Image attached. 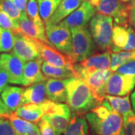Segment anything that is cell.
<instances>
[{
    "instance_id": "27",
    "label": "cell",
    "mask_w": 135,
    "mask_h": 135,
    "mask_svg": "<svg viewBox=\"0 0 135 135\" xmlns=\"http://www.w3.org/2000/svg\"><path fill=\"white\" fill-rule=\"evenodd\" d=\"M62 0H37L39 14L44 24L47 23Z\"/></svg>"
},
{
    "instance_id": "13",
    "label": "cell",
    "mask_w": 135,
    "mask_h": 135,
    "mask_svg": "<svg viewBox=\"0 0 135 135\" xmlns=\"http://www.w3.org/2000/svg\"><path fill=\"white\" fill-rule=\"evenodd\" d=\"M95 15V7L87 0H84L75 11L60 22L70 29L73 27L87 26L93 16Z\"/></svg>"
},
{
    "instance_id": "10",
    "label": "cell",
    "mask_w": 135,
    "mask_h": 135,
    "mask_svg": "<svg viewBox=\"0 0 135 135\" xmlns=\"http://www.w3.org/2000/svg\"><path fill=\"white\" fill-rule=\"evenodd\" d=\"M135 86V75L113 73L106 83L107 95L115 96L129 95Z\"/></svg>"
},
{
    "instance_id": "20",
    "label": "cell",
    "mask_w": 135,
    "mask_h": 135,
    "mask_svg": "<svg viewBox=\"0 0 135 135\" xmlns=\"http://www.w3.org/2000/svg\"><path fill=\"white\" fill-rule=\"evenodd\" d=\"M77 64L80 67L88 69H109L110 68L111 53L109 50L104 53H97L95 55H92L91 56Z\"/></svg>"
},
{
    "instance_id": "3",
    "label": "cell",
    "mask_w": 135,
    "mask_h": 135,
    "mask_svg": "<svg viewBox=\"0 0 135 135\" xmlns=\"http://www.w3.org/2000/svg\"><path fill=\"white\" fill-rule=\"evenodd\" d=\"M74 73L75 77L82 80L89 87L98 104H101L107 95L106 83L107 80L113 71L110 68L105 70L88 69L75 64L74 66Z\"/></svg>"
},
{
    "instance_id": "14",
    "label": "cell",
    "mask_w": 135,
    "mask_h": 135,
    "mask_svg": "<svg viewBox=\"0 0 135 135\" xmlns=\"http://www.w3.org/2000/svg\"><path fill=\"white\" fill-rule=\"evenodd\" d=\"M42 63L43 59L41 58L28 61L24 63L23 86L27 87L35 83L47 80V77L44 75L41 70Z\"/></svg>"
},
{
    "instance_id": "41",
    "label": "cell",
    "mask_w": 135,
    "mask_h": 135,
    "mask_svg": "<svg viewBox=\"0 0 135 135\" xmlns=\"http://www.w3.org/2000/svg\"><path fill=\"white\" fill-rule=\"evenodd\" d=\"M129 24L135 30V8L130 6V15H129Z\"/></svg>"
},
{
    "instance_id": "38",
    "label": "cell",
    "mask_w": 135,
    "mask_h": 135,
    "mask_svg": "<svg viewBox=\"0 0 135 135\" xmlns=\"http://www.w3.org/2000/svg\"><path fill=\"white\" fill-rule=\"evenodd\" d=\"M9 83V78L7 72L0 66V93L8 86Z\"/></svg>"
},
{
    "instance_id": "28",
    "label": "cell",
    "mask_w": 135,
    "mask_h": 135,
    "mask_svg": "<svg viewBox=\"0 0 135 135\" xmlns=\"http://www.w3.org/2000/svg\"><path fill=\"white\" fill-rule=\"evenodd\" d=\"M131 60H135V50L112 53H111L110 69L113 71H115L122 65Z\"/></svg>"
},
{
    "instance_id": "5",
    "label": "cell",
    "mask_w": 135,
    "mask_h": 135,
    "mask_svg": "<svg viewBox=\"0 0 135 135\" xmlns=\"http://www.w3.org/2000/svg\"><path fill=\"white\" fill-rule=\"evenodd\" d=\"M92 38L101 50H109L112 45L113 19L107 15L95 14L89 23Z\"/></svg>"
},
{
    "instance_id": "19",
    "label": "cell",
    "mask_w": 135,
    "mask_h": 135,
    "mask_svg": "<svg viewBox=\"0 0 135 135\" xmlns=\"http://www.w3.org/2000/svg\"><path fill=\"white\" fill-rule=\"evenodd\" d=\"M24 89L22 87L8 86L1 93V98L11 112L22 105V98Z\"/></svg>"
},
{
    "instance_id": "7",
    "label": "cell",
    "mask_w": 135,
    "mask_h": 135,
    "mask_svg": "<svg viewBox=\"0 0 135 135\" xmlns=\"http://www.w3.org/2000/svg\"><path fill=\"white\" fill-rule=\"evenodd\" d=\"M45 32L50 44L62 53L71 56L72 38L71 29L62 23L46 24Z\"/></svg>"
},
{
    "instance_id": "36",
    "label": "cell",
    "mask_w": 135,
    "mask_h": 135,
    "mask_svg": "<svg viewBox=\"0 0 135 135\" xmlns=\"http://www.w3.org/2000/svg\"><path fill=\"white\" fill-rule=\"evenodd\" d=\"M116 72L122 74L135 75V60H131L122 65L120 67L118 68Z\"/></svg>"
},
{
    "instance_id": "18",
    "label": "cell",
    "mask_w": 135,
    "mask_h": 135,
    "mask_svg": "<svg viewBox=\"0 0 135 135\" xmlns=\"http://www.w3.org/2000/svg\"><path fill=\"white\" fill-rule=\"evenodd\" d=\"M82 0H62L46 24H58L80 5ZM45 24V25H46Z\"/></svg>"
},
{
    "instance_id": "23",
    "label": "cell",
    "mask_w": 135,
    "mask_h": 135,
    "mask_svg": "<svg viewBox=\"0 0 135 135\" xmlns=\"http://www.w3.org/2000/svg\"><path fill=\"white\" fill-rule=\"evenodd\" d=\"M128 32L125 26L115 25L113 30L112 45L110 48V52L118 53L123 50L124 47L128 42Z\"/></svg>"
},
{
    "instance_id": "30",
    "label": "cell",
    "mask_w": 135,
    "mask_h": 135,
    "mask_svg": "<svg viewBox=\"0 0 135 135\" xmlns=\"http://www.w3.org/2000/svg\"><path fill=\"white\" fill-rule=\"evenodd\" d=\"M26 13L29 19L34 22L35 24L38 25L41 27H44V23L39 14L38 5L37 0L28 1Z\"/></svg>"
},
{
    "instance_id": "6",
    "label": "cell",
    "mask_w": 135,
    "mask_h": 135,
    "mask_svg": "<svg viewBox=\"0 0 135 135\" xmlns=\"http://www.w3.org/2000/svg\"><path fill=\"white\" fill-rule=\"evenodd\" d=\"M72 38V57L74 62L79 63L91 56L95 50V41L87 26L71 28Z\"/></svg>"
},
{
    "instance_id": "1",
    "label": "cell",
    "mask_w": 135,
    "mask_h": 135,
    "mask_svg": "<svg viewBox=\"0 0 135 135\" xmlns=\"http://www.w3.org/2000/svg\"><path fill=\"white\" fill-rule=\"evenodd\" d=\"M86 119L97 135H124L123 117L107 99L87 113Z\"/></svg>"
},
{
    "instance_id": "24",
    "label": "cell",
    "mask_w": 135,
    "mask_h": 135,
    "mask_svg": "<svg viewBox=\"0 0 135 135\" xmlns=\"http://www.w3.org/2000/svg\"><path fill=\"white\" fill-rule=\"evenodd\" d=\"M41 70L44 75L49 78L68 79L70 77H75L72 70L66 68L57 67L47 62H43L41 65Z\"/></svg>"
},
{
    "instance_id": "25",
    "label": "cell",
    "mask_w": 135,
    "mask_h": 135,
    "mask_svg": "<svg viewBox=\"0 0 135 135\" xmlns=\"http://www.w3.org/2000/svg\"><path fill=\"white\" fill-rule=\"evenodd\" d=\"M65 135H89V126L86 119L82 116L74 114Z\"/></svg>"
},
{
    "instance_id": "31",
    "label": "cell",
    "mask_w": 135,
    "mask_h": 135,
    "mask_svg": "<svg viewBox=\"0 0 135 135\" xmlns=\"http://www.w3.org/2000/svg\"><path fill=\"white\" fill-rule=\"evenodd\" d=\"M0 10L6 13L13 20L19 22L22 12L11 0H0Z\"/></svg>"
},
{
    "instance_id": "29",
    "label": "cell",
    "mask_w": 135,
    "mask_h": 135,
    "mask_svg": "<svg viewBox=\"0 0 135 135\" xmlns=\"http://www.w3.org/2000/svg\"><path fill=\"white\" fill-rule=\"evenodd\" d=\"M15 32L0 27V53H8L14 47Z\"/></svg>"
},
{
    "instance_id": "15",
    "label": "cell",
    "mask_w": 135,
    "mask_h": 135,
    "mask_svg": "<svg viewBox=\"0 0 135 135\" xmlns=\"http://www.w3.org/2000/svg\"><path fill=\"white\" fill-rule=\"evenodd\" d=\"M19 26L18 33L25 35L32 38L38 39L44 43L50 44L46 35L45 27H41L38 25L35 24L28 17L26 12H22V15L19 20Z\"/></svg>"
},
{
    "instance_id": "43",
    "label": "cell",
    "mask_w": 135,
    "mask_h": 135,
    "mask_svg": "<svg viewBox=\"0 0 135 135\" xmlns=\"http://www.w3.org/2000/svg\"><path fill=\"white\" fill-rule=\"evenodd\" d=\"M89 1L94 7H97L99 4V2H101V0H89Z\"/></svg>"
},
{
    "instance_id": "22",
    "label": "cell",
    "mask_w": 135,
    "mask_h": 135,
    "mask_svg": "<svg viewBox=\"0 0 135 135\" xmlns=\"http://www.w3.org/2000/svg\"><path fill=\"white\" fill-rule=\"evenodd\" d=\"M105 99L109 101L112 108L121 114L123 118L134 113V112L131 109L129 95L122 97L107 95Z\"/></svg>"
},
{
    "instance_id": "46",
    "label": "cell",
    "mask_w": 135,
    "mask_h": 135,
    "mask_svg": "<svg viewBox=\"0 0 135 135\" xmlns=\"http://www.w3.org/2000/svg\"><path fill=\"white\" fill-rule=\"evenodd\" d=\"M122 2H128V1H131V0H122Z\"/></svg>"
},
{
    "instance_id": "17",
    "label": "cell",
    "mask_w": 135,
    "mask_h": 135,
    "mask_svg": "<svg viewBox=\"0 0 135 135\" xmlns=\"http://www.w3.org/2000/svg\"><path fill=\"white\" fill-rule=\"evenodd\" d=\"M46 80L35 83L24 89L22 105L25 104H41L46 100Z\"/></svg>"
},
{
    "instance_id": "21",
    "label": "cell",
    "mask_w": 135,
    "mask_h": 135,
    "mask_svg": "<svg viewBox=\"0 0 135 135\" xmlns=\"http://www.w3.org/2000/svg\"><path fill=\"white\" fill-rule=\"evenodd\" d=\"M15 113L25 120L33 123L39 122L44 116V112L40 104H25L20 106Z\"/></svg>"
},
{
    "instance_id": "16",
    "label": "cell",
    "mask_w": 135,
    "mask_h": 135,
    "mask_svg": "<svg viewBox=\"0 0 135 135\" xmlns=\"http://www.w3.org/2000/svg\"><path fill=\"white\" fill-rule=\"evenodd\" d=\"M46 95L50 101L67 103L66 79H47L46 80Z\"/></svg>"
},
{
    "instance_id": "33",
    "label": "cell",
    "mask_w": 135,
    "mask_h": 135,
    "mask_svg": "<svg viewBox=\"0 0 135 135\" xmlns=\"http://www.w3.org/2000/svg\"><path fill=\"white\" fill-rule=\"evenodd\" d=\"M124 135H135V113L123 118Z\"/></svg>"
},
{
    "instance_id": "37",
    "label": "cell",
    "mask_w": 135,
    "mask_h": 135,
    "mask_svg": "<svg viewBox=\"0 0 135 135\" xmlns=\"http://www.w3.org/2000/svg\"><path fill=\"white\" fill-rule=\"evenodd\" d=\"M128 32V42L124 47V51H134L135 50V31L131 26L127 27Z\"/></svg>"
},
{
    "instance_id": "42",
    "label": "cell",
    "mask_w": 135,
    "mask_h": 135,
    "mask_svg": "<svg viewBox=\"0 0 135 135\" xmlns=\"http://www.w3.org/2000/svg\"><path fill=\"white\" fill-rule=\"evenodd\" d=\"M26 135H41V133H40V130H39V128L38 127V126H35L34 129L31 132H29L28 134H26Z\"/></svg>"
},
{
    "instance_id": "47",
    "label": "cell",
    "mask_w": 135,
    "mask_h": 135,
    "mask_svg": "<svg viewBox=\"0 0 135 135\" xmlns=\"http://www.w3.org/2000/svg\"><path fill=\"white\" fill-rule=\"evenodd\" d=\"M18 135H20V134H18Z\"/></svg>"
},
{
    "instance_id": "26",
    "label": "cell",
    "mask_w": 135,
    "mask_h": 135,
    "mask_svg": "<svg viewBox=\"0 0 135 135\" xmlns=\"http://www.w3.org/2000/svg\"><path fill=\"white\" fill-rule=\"evenodd\" d=\"M11 122L13 128H15L16 132L20 135H26L33 130L35 124L17 116L15 113L11 112L8 118Z\"/></svg>"
},
{
    "instance_id": "2",
    "label": "cell",
    "mask_w": 135,
    "mask_h": 135,
    "mask_svg": "<svg viewBox=\"0 0 135 135\" xmlns=\"http://www.w3.org/2000/svg\"><path fill=\"white\" fill-rule=\"evenodd\" d=\"M66 90L68 105L75 115L86 114L99 104L89 87L78 77L66 79Z\"/></svg>"
},
{
    "instance_id": "9",
    "label": "cell",
    "mask_w": 135,
    "mask_h": 135,
    "mask_svg": "<svg viewBox=\"0 0 135 135\" xmlns=\"http://www.w3.org/2000/svg\"><path fill=\"white\" fill-rule=\"evenodd\" d=\"M34 39L38 47L41 57L43 60L55 66L69 68L74 71L75 62H74L71 56L62 53L56 48H54L52 45L44 43L38 39Z\"/></svg>"
},
{
    "instance_id": "40",
    "label": "cell",
    "mask_w": 135,
    "mask_h": 135,
    "mask_svg": "<svg viewBox=\"0 0 135 135\" xmlns=\"http://www.w3.org/2000/svg\"><path fill=\"white\" fill-rule=\"evenodd\" d=\"M21 12H26L28 0H11Z\"/></svg>"
},
{
    "instance_id": "12",
    "label": "cell",
    "mask_w": 135,
    "mask_h": 135,
    "mask_svg": "<svg viewBox=\"0 0 135 135\" xmlns=\"http://www.w3.org/2000/svg\"><path fill=\"white\" fill-rule=\"evenodd\" d=\"M0 66L7 72L11 84L22 85L24 62L13 53H2L0 55Z\"/></svg>"
},
{
    "instance_id": "44",
    "label": "cell",
    "mask_w": 135,
    "mask_h": 135,
    "mask_svg": "<svg viewBox=\"0 0 135 135\" xmlns=\"http://www.w3.org/2000/svg\"><path fill=\"white\" fill-rule=\"evenodd\" d=\"M131 102H132V105H133V108L135 111V89L134 92L131 95Z\"/></svg>"
},
{
    "instance_id": "11",
    "label": "cell",
    "mask_w": 135,
    "mask_h": 135,
    "mask_svg": "<svg viewBox=\"0 0 135 135\" xmlns=\"http://www.w3.org/2000/svg\"><path fill=\"white\" fill-rule=\"evenodd\" d=\"M12 53L24 62L41 58L35 39L20 33L15 34Z\"/></svg>"
},
{
    "instance_id": "8",
    "label": "cell",
    "mask_w": 135,
    "mask_h": 135,
    "mask_svg": "<svg viewBox=\"0 0 135 135\" xmlns=\"http://www.w3.org/2000/svg\"><path fill=\"white\" fill-rule=\"evenodd\" d=\"M98 14L111 17L115 25L129 26L130 5H127L122 0H101L96 7Z\"/></svg>"
},
{
    "instance_id": "32",
    "label": "cell",
    "mask_w": 135,
    "mask_h": 135,
    "mask_svg": "<svg viewBox=\"0 0 135 135\" xmlns=\"http://www.w3.org/2000/svg\"><path fill=\"white\" fill-rule=\"evenodd\" d=\"M0 27L18 33L20 30L19 22L13 20L4 11L0 10Z\"/></svg>"
},
{
    "instance_id": "4",
    "label": "cell",
    "mask_w": 135,
    "mask_h": 135,
    "mask_svg": "<svg viewBox=\"0 0 135 135\" xmlns=\"http://www.w3.org/2000/svg\"><path fill=\"white\" fill-rule=\"evenodd\" d=\"M44 115L47 116L56 135L65 134L71 119V110L66 104L45 100L41 104Z\"/></svg>"
},
{
    "instance_id": "45",
    "label": "cell",
    "mask_w": 135,
    "mask_h": 135,
    "mask_svg": "<svg viewBox=\"0 0 135 135\" xmlns=\"http://www.w3.org/2000/svg\"><path fill=\"white\" fill-rule=\"evenodd\" d=\"M131 7H132V8H135V0H133L132 1V2L130 4Z\"/></svg>"
},
{
    "instance_id": "35",
    "label": "cell",
    "mask_w": 135,
    "mask_h": 135,
    "mask_svg": "<svg viewBox=\"0 0 135 135\" xmlns=\"http://www.w3.org/2000/svg\"><path fill=\"white\" fill-rule=\"evenodd\" d=\"M0 135H18L8 119L0 118Z\"/></svg>"
},
{
    "instance_id": "34",
    "label": "cell",
    "mask_w": 135,
    "mask_h": 135,
    "mask_svg": "<svg viewBox=\"0 0 135 135\" xmlns=\"http://www.w3.org/2000/svg\"><path fill=\"white\" fill-rule=\"evenodd\" d=\"M41 135H56L53 127L50 123L47 116L44 115L38 122Z\"/></svg>"
},
{
    "instance_id": "39",
    "label": "cell",
    "mask_w": 135,
    "mask_h": 135,
    "mask_svg": "<svg viewBox=\"0 0 135 135\" xmlns=\"http://www.w3.org/2000/svg\"><path fill=\"white\" fill-rule=\"evenodd\" d=\"M11 113V111L7 107L5 103L2 100V98H0V118L8 119Z\"/></svg>"
}]
</instances>
